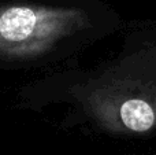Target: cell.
<instances>
[{
  "mask_svg": "<svg viewBox=\"0 0 156 155\" xmlns=\"http://www.w3.org/2000/svg\"><path fill=\"white\" fill-rule=\"evenodd\" d=\"M89 26V14L78 7L3 4L0 5V58H38Z\"/></svg>",
  "mask_w": 156,
  "mask_h": 155,
  "instance_id": "cell-2",
  "label": "cell"
},
{
  "mask_svg": "<svg viewBox=\"0 0 156 155\" xmlns=\"http://www.w3.org/2000/svg\"><path fill=\"white\" fill-rule=\"evenodd\" d=\"M92 110L104 128L129 133L156 129V43H141L129 69L92 99Z\"/></svg>",
  "mask_w": 156,
  "mask_h": 155,
  "instance_id": "cell-1",
  "label": "cell"
}]
</instances>
